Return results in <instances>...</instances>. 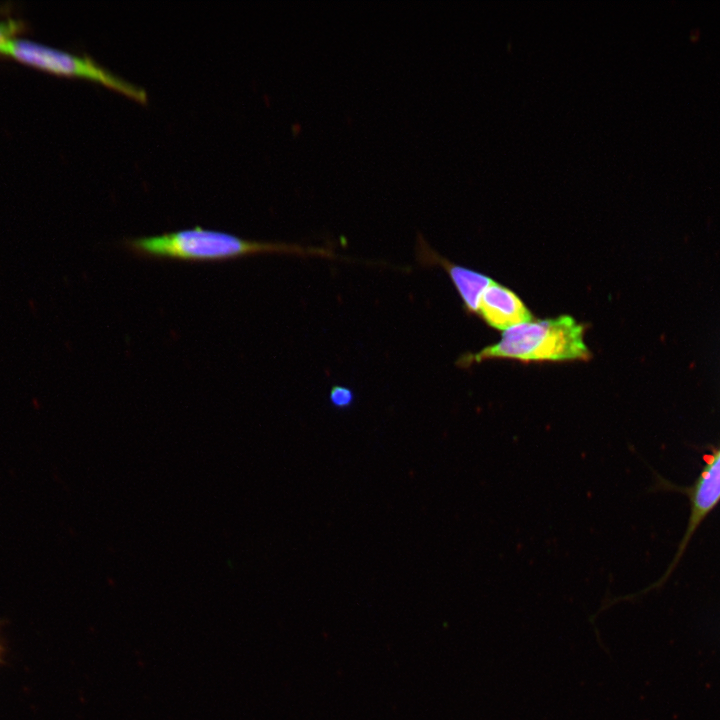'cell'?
Returning a JSON list of instances; mask_svg holds the SVG:
<instances>
[{
  "label": "cell",
  "mask_w": 720,
  "mask_h": 720,
  "mask_svg": "<svg viewBox=\"0 0 720 720\" xmlns=\"http://www.w3.org/2000/svg\"><path fill=\"white\" fill-rule=\"evenodd\" d=\"M18 26L12 21L0 23V44L9 40V37L17 32Z\"/></svg>",
  "instance_id": "ba28073f"
},
{
  "label": "cell",
  "mask_w": 720,
  "mask_h": 720,
  "mask_svg": "<svg viewBox=\"0 0 720 720\" xmlns=\"http://www.w3.org/2000/svg\"><path fill=\"white\" fill-rule=\"evenodd\" d=\"M584 327L569 315L528 321L504 331L499 342L485 347L464 363L490 358L521 361H566L589 359Z\"/></svg>",
  "instance_id": "7a4b0ae2"
},
{
  "label": "cell",
  "mask_w": 720,
  "mask_h": 720,
  "mask_svg": "<svg viewBox=\"0 0 720 720\" xmlns=\"http://www.w3.org/2000/svg\"><path fill=\"white\" fill-rule=\"evenodd\" d=\"M123 245L138 257L194 262L223 261L260 253L333 256L326 249L247 240L225 232L201 227L161 235L128 238L123 241Z\"/></svg>",
  "instance_id": "6da1fadb"
},
{
  "label": "cell",
  "mask_w": 720,
  "mask_h": 720,
  "mask_svg": "<svg viewBox=\"0 0 720 720\" xmlns=\"http://www.w3.org/2000/svg\"><path fill=\"white\" fill-rule=\"evenodd\" d=\"M330 402L337 408L349 407L354 399L353 391L345 386L334 385L329 393Z\"/></svg>",
  "instance_id": "52a82bcc"
},
{
  "label": "cell",
  "mask_w": 720,
  "mask_h": 720,
  "mask_svg": "<svg viewBox=\"0 0 720 720\" xmlns=\"http://www.w3.org/2000/svg\"><path fill=\"white\" fill-rule=\"evenodd\" d=\"M0 53L54 73L97 80L136 100H147L144 89L116 76L87 56L79 57L34 42L10 39L0 44Z\"/></svg>",
  "instance_id": "3957f363"
},
{
  "label": "cell",
  "mask_w": 720,
  "mask_h": 720,
  "mask_svg": "<svg viewBox=\"0 0 720 720\" xmlns=\"http://www.w3.org/2000/svg\"><path fill=\"white\" fill-rule=\"evenodd\" d=\"M690 499L691 514L680 551L683 550L699 523L720 500V449L711 456L701 472L691 490Z\"/></svg>",
  "instance_id": "8992f818"
},
{
  "label": "cell",
  "mask_w": 720,
  "mask_h": 720,
  "mask_svg": "<svg viewBox=\"0 0 720 720\" xmlns=\"http://www.w3.org/2000/svg\"><path fill=\"white\" fill-rule=\"evenodd\" d=\"M478 313L492 327L507 330L531 321V313L510 289L493 282L483 292Z\"/></svg>",
  "instance_id": "277c9868"
},
{
  "label": "cell",
  "mask_w": 720,
  "mask_h": 720,
  "mask_svg": "<svg viewBox=\"0 0 720 720\" xmlns=\"http://www.w3.org/2000/svg\"><path fill=\"white\" fill-rule=\"evenodd\" d=\"M419 258L422 263L441 265L450 276L465 308L469 312L478 313L483 292L494 282L491 278L443 259L431 250L423 240L420 241L419 245Z\"/></svg>",
  "instance_id": "5b68a950"
}]
</instances>
